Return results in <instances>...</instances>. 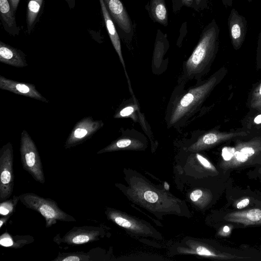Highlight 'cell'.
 Wrapping results in <instances>:
<instances>
[{"label": "cell", "instance_id": "cell-14", "mask_svg": "<svg viewBox=\"0 0 261 261\" xmlns=\"http://www.w3.org/2000/svg\"><path fill=\"white\" fill-rule=\"evenodd\" d=\"M99 2L100 3L103 21L108 31L109 36L124 68L126 76L127 79H128L126 72L124 61L122 57L120 39L117 31L115 24L107 9L103 0H99Z\"/></svg>", "mask_w": 261, "mask_h": 261}, {"label": "cell", "instance_id": "cell-8", "mask_svg": "<svg viewBox=\"0 0 261 261\" xmlns=\"http://www.w3.org/2000/svg\"><path fill=\"white\" fill-rule=\"evenodd\" d=\"M101 120H94L87 116L78 121L73 127L65 143V149L79 145L93 136L103 126Z\"/></svg>", "mask_w": 261, "mask_h": 261}, {"label": "cell", "instance_id": "cell-16", "mask_svg": "<svg viewBox=\"0 0 261 261\" xmlns=\"http://www.w3.org/2000/svg\"><path fill=\"white\" fill-rule=\"evenodd\" d=\"M226 221L245 226L261 224V209L253 208L244 211L233 212L225 216Z\"/></svg>", "mask_w": 261, "mask_h": 261}, {"label": "cell", "instance_id": "cell-25", "mask_svg": "<svg viewBox=\"0 0 261 261\" xmlns=\"http://www.w3.org/2000/svg\"><path fill=\"white\" fill-rule=\"evenodd\" d=\"M135 107L134 106H127L122 110L119 112L117 113L114 116V118H122L126 117L131 116L135 111Z\"/></svg>", "mask_w": 261, "mask_h": 261}, {"label": "cell", "instance_id": "cell-31", "mask_svg": "<svg viewBox=\"0 0 261 261\" xmlns=\"http://www.w3.org/2000/svg\"><path fill=\"white\" fill-rule=\"evenodd\" d=\"M203 195V192L201 190H196L193 191L190 196V199L193 201H197Z\"/></svg>", "mask_w": 261, "mask_h": 261}, {"label": "cell", "instance_id": "cell-26", "mask_svg": "<svg viewBox=\"0 0 261 261\" xmlns=\"http://www.w3.org/2000/svg\"><path fill=\"white\" fill-rule=\"evenodd\" d=\"M209 0H194L192 9L199 12L206 9Z\"/></svg>", "mask_w": 261, "mask_h": 261}, {"label": "cell", "instance_id": "cell-12", "mask_svg": "<svg viewBox=\"0 0 261 261\" xmlns=\"http://www.w3.org/2000/svg\"><path fill=\"white\" fill-rule=\"evenodd\" d=\"M0 89L46 103L49 102L36 89L34 84L17 82L3 75H0Z\"/></svg>", "mask_w": 261, "mask_h": 261}, {"label": "cell", "instance_id": "cell-19", "mask_svg": "<svg viewBox=\"0 0 261 261\" xmlns=\"http://www.w3.org/2000/svg\"><path fill=\"white\" fill-rule=\"evenodd\" d=\"M34 240V238L31 236H12L7 232L0 236L1 246L17 249L33 242Z\"/></svg>", "mask_w": 261, "mask_h": 261}, {"label": "cell", "instance_id": "cell-24", "mask_svg": "<svg viewBox=\"0 0 261 261\" xmlns=\"http://www.w3.org/2000/svg\"><path fill=\"white\" fill-rule=\"evenodd\" d=\"M194 0H172V11L177 13L184 7L192 8Z\"/></svg>", "mask_w": 261, "mask_h": 261}, {"label": "cell", "instance_id": "cell-36", "mask_svg": "<svg viewBox=\"0 0 261 261\" xmlns=\"http://www.w3.org/2000/svg\"><path fill=\"white\" fill-rule=\"evenodd\" d=\"M233 1V0H221L222 4L226 8L232 6Z\"/></svg>", "mask_w": 261, "mask_h": 261}, {"label": "cell", "instance_id": "cell-20", "mask_svg": "<svg viewBox=\"0 0 261 261\" xmlns=\"http://www.w3.org/2000/svg\"><path fill=\"white\" fill-rule=\"evenodd\" d=\"M92 253L84 252H73L68 253H59L54 261H91L95 259Z\"/></svg>", "mask_w": 261, "mask_h": 261}, {"label": "cell", "instance_id": "cell-10", "mask_svg": "<svg viewBox=\"0 0 261 261\" xmlns=\"http://www.w3.org/2000/svg\"><path fill=\"white\" fill-rule=\"evenodd\" d=\"M227 25L232 46L235 50H239L242 47L247 34L246 19L235 8H232L228 17Z\"/></svg>", "mask_w": 261, "mask_h": 261}, {"label": "cell", "instance_id": "cell-11", "mask_svg": "<svg viewBox=\"0 0 261 261\" xmlns=\"http://www.w3.org/2000/svg\"><path fill=\"white\" fill-rule=\"evenodd\" d=\"M247 135L248 133L246 131L226 132L216 130L210 132L202 136L196 143L191 146L190 149L201 150L232 139L246 136Z\"/></svg>", "mask_w": 261, "mask_h": 261}, {"label": "cell", "instance_id": "cell-23", "mask_svg": "<svg viewBox=\"0 0 261 261\" xmlns=\"http://www.w3.org/2000/svg\"><path fill=\"white\" fill-rule=\"evenodd\" d=\"M19 200V196L14 195L10 199H6L1 201L0 203V214L1 216H11L15 210L16 205Z\"/></svg>", "mask_w": 261, "mask_h": 261}, {"label": "cell", "instance_id": "cell-22", "mask_svg": "<svg viewBox=\"0 0 261 261\" xmlns=\"http://www.w3.org/2000/svg\"><path fill=\"white\" fill-rule=\"evenodd\" d=\"M249 108L261 111V80L252 90L248 100Z\"/></svg>", "mask_w": 261, "mask_h": 261}, {"label": "cell", "instance_id": "cell-18", "mask_svg": "<svg viewBox=\"0 0 261 261\" xmlns=\"http://www.w3.org/2000/svg\"><path fill=\"white\" fill-rule=\"evenodd\" d=\"M44 0H28L26 11L27 32L31 34L39 20Z\"/></svg>", "mask_w": 261, "mask_h": 261}, {"label": "cell", "instance_id": "cell-7", "mask_svg": "<svg viewBox=\"0 0 261 261\" xmlns=\"http://www.w3.org/2000/svg\"><path fill=\"white\" fill-rule=\"evenodd\" d=\"M107 9L122 37L130 41L134 35V25L121 0H103Z\"/></svg>", "mask_w": 261, "mask_h": 261}, {"label": "cell", "instance_id": "cell-28", "mask_svg": "<svg viewBox=\"0 0 261 261\" xmlns=\"http://www.w3.org/2000/svg\"><path fill=\"white\" fill-rule=\"evenodd\" d=\"M144 198L149 202L154 203L158 200V195L154 192L147 191L144 193Z\"/></svg>", "mask_w": 261, "mask_h": 261}, {"label": "cell", "instance_id": "cell-6", "mask_svg": "<svg viewBox=\"0 0 261 261\" xmlns=\"http://www.w3.org/2000/svg\"><path fill=\"white\" fill-rule=\"evenodd\" d=\"M13 148L11 142L0 149V200H5L12 195L14 184Z\"/></svg>", "mask_w": 261, "mask_h": 261}, {"label": "cell", "instance_id": "cell-2", "mask_svg": "<svg viewBox=\"0 0 261 261\" xmlns=\"http://www.w3.org/2000/svg\"><path fill=\"white\" fill-rule=\"evenodd\" d=\"M227 72V69L223 67L203 83L190 89L174 106L170 115L169 125L179 124L181 121L194 114Z\"/></svg>", "mask_w": 261, "mask_h": 261}, {"label": "cell", "instance_id": "cell-4", "mask_svg": "<svg viewBox=\"0 0 261 261\" xmlns=\"http://www.w3.org/2000/svg\"><path fill=\"white\" fill-rule=\"evenodd\" d=\"M261 152V137L238 142L235 146L222 150V166L226 169L238 167L252 159Z\"/></svg>", "mask_w": 261, "mask_h": 261}, {"label": "cell", "instance_id": "cell-32", "mask_svg": "<svg viewBox=\"0 0 261 261\" xmlns=\"http://www.w3.org/2000/svg\"><path fill=\"white\" fill-rule=\"evenodd\" d=\"M250 203L249 198H244L236 203V207L238 209H241L246 207Z\"/></svg>", "mask_w": 261, "mask_h": 261}, {"label": "cell", "instance_id": "cell-1", "mask_svg": "<svg viewBox=\"0 0 261 261\" xmlns=\"http://www.w3.org/2000/svg\"><path fill=\"white\" fill-rule=\"evenodd\" d=\"M219 35V27L214 18L203 28L196 47L185 62L186 76L197 79L208 71L218 51Z\"/></svg>", "mask_w": 261, "mask_h": 261}, {"label": "cell", "instance_id": "cell-29", "mask_svg": "<svg viewBox=\"0 0 261 261\" xmlns=\"http://www.w3.org/2000/svg\"><path fill=\"white\" fill-rule=\"evenodd\" d=\"M196 156L198 161L204 167L212 170H216L215 167L212 164L203 156L199 154H197Z\"/></svg>", "mask_w": 261, "mask_h": 261}, {"label": "cell", "instance_id": "cell-38", "mask_svg": "<svg viewBox=\"0 0 261 261\" xmlns=\"http://www.w3.org/2000/svg\"><path fill=\"white\" fill-rule=\"evenodd\" d=\"M247 2H248L249 3H251L253 1V0H247Z\"/></svg>", "mask_w": 261, "mask_h": 261}, {"label": "cell", "instance_id": "cell-33", "mask_svg": "<svg viewBox=\"0 0 261 261\" xmlns=\"http://www.w3.org/2000/svg\"><path fill=\"white\" fill-rule=\"evenodd\" d=\"M20 0H9L10 3L12 6L14 11L16 12L18 4Z\"/></svg>", "mask_w": 261, "mask_h": 261}, {"label": "cell", "instance_id": "cell-37", "mask_svg": "<svg viewBox=\"0 0 261 261\" xmlns=\"http://www.w3.org/2000/svg\"><path fill=\"white\" fill-rule=\"evenodd\" d=\"M70 9H73L75 5V0H65Z\"/></svg>", "mask_w": 261, "mask_h": 261}, {"label": "cell", "instance_id": "cell-3", "mask_svg": "<svg viewBox=\"0 0 261 261\" xmlns=\"http://www.w3.org/2000/svg\"><path fill=\"white\" fill-rule=\"evenodd\" d=\"M19 200L25 207L40 213L45 220V227H50L58 221L74 222L75 219L63 211L54 200L44 198L33 193L19 196Z\"/></svg>", "mask_w": 261, "mask_h": 261}, {"label": "cell", "instance_id": "cell-21", "mask_svg": "<svg viewBox=\"0 0 261 261\" xmlns=\"http://www.w3.org/2000/svg\"><path fill=\"white\" fill-rule=\"evenodd\" d=\"M140 143L136 140L129 138H122L114 141L109 145L100 150L97 152L98 154L106 152L115 151L120 149L126 148H136Z\"/></svg>", "mask_w": 261, "mask_h": 261}, {"label": "cell", "instance_id": "cell-15", "mask_svg": "<svg viewBox=\"0 0 261 261\" xmlns=\"http://www.w3.org/2000/svg\"><path fill=\"white\" fill-rule=\"evenodd\" d=\"M15 12L9 0H0V18L4 30L12 36H17L20 28L17 25Z\"/></svg>", "mask_w": 261, "mask_h": 261}, {"label": "cell", "instance_id": "cell-13", "mask_svg": "<svg viewBox=\"0 0 261 261\" xmlns=\"http://www.w3.org/2000/svg\"><path fill=\"white\" fill-rule=\"evenodd\" d=\"M0 62L15 67L28 65L25 54L20 49L0 41Z\"/></svg>", "mask_w": 261, "mask_h": 261}, {"label": "cell", "instance_id": "cell-34", "mask_svg": "<svg viewBox=\"0 0 261 261\" xmlns=\"http://www.w3.org/2000/svg\"><path fill=\"white\" fill-rule=\"evenodd\" d=\"M11 216H2L0 219V228H2V226L5 224L7 221L9 220Z\"/></svg>", "mask_w": 261, "mask_h": 261}, {"label": "cell", "instance_id": "cell-30", "mask_svg": "<svg viewBox=\"0 0 261 261\" xmlns=\"http://www.w3.org/2000/svg\"><path fill=\"white\" fill-rule=\"evenodd\" d=\"M187 32V22H185L182 23L179 31V35L177 40V44L180 45L183 40L184 38L186 36Z\"/></svg>", "mask_w": 261, "mask_h": 261}, {"label": "cell", "instance_id": "cell-35", "mask_svg": "<svg viewBox=\"0 0 261 261\" xmlns=\"http://www.w3.org/2000/svg\"><path fill=\"white\" fill-rule=\"evenodd\" d=\"M231 230V228L229 226H224L222 230V233H223L222 235L227 236L230 233Z\"/></svg>", "mask_w": 261, "mask_h": 261}, {"label": "cell", "instance_id": "cell-9", "mask_svg": "<svg viewBox=\"0 0 261 261\" xmlns=\"http://www.w3.org/2000/svg\"><path fill=\"white\" fill-rule=\"evenodd\" d=\"M102 234L101 227L84 226L74 227L62 237L56 236L54 241L70 246L82 245L98 240Z\"/></svg>", "mask_w": 261, "mask_h": 261}, {"label": "cell", "instance_id": "cell-27", "mask_svg": "<svg viewBox=\"0 0 261 261\" xmlns=\"http://www.w3.org/2000/svg\"><path fill=\"white\" fill-rule=\"evenodd\" d=\"M256 56V66L261 69V30L258 36Z\"/></svg>", "mask_w": 261, "mask_h": 261}, {"label": "cell", "instance_id": "cell-5", "mask_svg": "<svg viewBox=\"0 0 261 261\" xmlns=\"http://www.w3.org/2000/svg\"><path fill=\"white\" fill-rule=\"evenodd\" d=\"M20 153L23 169L36 181L44 184L45 176L37 147L29 134L24 129L21 134Z\"/></svg>", "mask_w": 261, "mask_h": 261}, {"label": "cell", "instance_id": "cell-17", "mask_svg": "<svg viewBox=\"0 0 261 261\" xmlns=\"http://www.w3.org/2000/svg\"><path fill=\"white\" fill-rule=\"evenodd\" d=\"M150 19L164 27L168 24V15L165 0H149L145 6Z\"/></svg>", "mask_w": 261, "mask_h": 261}]
</instances>
